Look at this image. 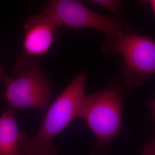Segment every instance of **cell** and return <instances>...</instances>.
I'll return each instance as SVG.
<instances>
[{
  "label": "cell",
  "instance_id": "obj_1",
  "mask_svg": "<svg viewBox=\"0 0 155 155\" xmlns=\"http://www.w3.org/2000/svg\"><path fill=\"white\" fill-rule=\"evenodd\" d=\"M87 79L80 72L51 105L39 131L28 137L23 131L20 136L22 155H58L53 140L72 120L78 117L85 97Z\"/></svg>",
  "mask_w": 155,
  "mask_h": 155
},
{
  "label": "cell",
  "instance_id": "obj_2",
  "mask_svg": "<svg viewBox=\"0 0 155 155\" xmlns=\"http://www.w3.org/2000/svg\"><path fill=\"white\" fill-rule=\"evenodd\" d=\"M130 87L116 80L106 88L85 95L78 117L94 133L101 147H106L122 127L123 101Z\"/></svg>",
  "mask_w": 155,
  "mask_h": 155
},
{
  "label": "cell",
  "instance_id": "obj_3",
  "mask_svg": "<svg viewBox=\"0 0 155 155\" xmlns=\"http://www.w3.org/2000/svg\"><path fill=\"white\" fill-rule=\"evenodd\" d=\"M103 50L106 55L122 56L120 74L130 88L143 85L155 73V40L148 36L126 31L106 40Z\"/></svg>",
  "mask_w": 155,
  "mask_h": 155
},
{
  "label": "cell",
  "instance_id": "obj_4",
  "mask_svg": "<svg viewBox=\"0 0 155 155\" xmlns=\"http://www.w3.org/2000/svg\"><path fill=\"white\" fill-rule=\"evenodd\" d=\"M15 78L5 84L8 107L43 110L48 104L51 87L37 58L22 54L13 68Z\"/></svg>",
  "mask_w": 155,
  "mask_h": 155
},
{
  "label": "cell",
  "instance_id": "obj_5",
  "mask_svg": "<svg viewBox=\"0 0 155 155\" xmlns=\"http://www.w3.org/2000/svg\"><path fill=\"white\" fill-rule=\"evenodd\" d=\"M41 13L59 27L66 25L74 29H93L104 33L106 40L130 30L125 22L98 13L76 0L49 1Z\"/></svg>",
  "mask_w": 155,
  "mask_h": 155
},
{
  "label": "cell",
  "instance_id": "obj_6",
  "mask_svg": "<svg viewBox=\"0 0 155 155\" xmlns=\"http://www.w3.org/2000/svg\"><path fill=\"white\" fill-rule=\"evenodd\" d=\"M58 28L42 13L31 17L24 26V54L35 58L45 55L56 39Z\"/></svg>",
  "mask_w": 155,
  "mask_h": 155
},
{
  "label": "cell",
  "instance_id": "obj_7",
  "mask_svg": "<svg viewBox=\"0 0 155 155\" xmlns=\"http://www.w3.org/2000/svg\"><path fill=\"white\" fill-rule=\"evenodd\" d=\"M15 114L11 108L0 116V155H22L20 148V136Z\"/></svg>",
  "mask_w": 155,
  "mask_h": 155
},
{
  "label": "cell",
  "instance_id": "obj_8",
  "mask_svg": "<svg viewBox=\"0 0 155 155\" xmlns=\"http://www.w3.org/2000/svg\"><path fill=\"white\" fill-rule=\"evenodd\" d=\"M91 2L112 13L117 16L121 17L120 3L119 1L114 0H94L91 1Z\"/></svg>",
  "mask_w": 155,
  "mask_h": 155
},
{
  "label": "cell",
  "instance_id": "obj_9",
  "mask_svg": "<svg viewBox=\"0 0 155 155\" xmlns=\"http://www.w3.org/2000/svg\"><path fill=\"white\" fill-rule=\"evenodd\" d=\"M154 145H153V142L151 141L147 145H145L144 148L143 155H153V152H154Z\"/></svg>",
  "mask_w": 155,
  "mask_h": 155
},
{
  "label": "cell",
  "instance_id": "obj_10",
  "mask_svg": "<svg viewBox=\"0 0 155 155\" xmlns=\"http://www.w3.org/2000/svg\"><path fill=\"white\" fill-rule=\"evenodd\" d=\"M11 77H9L3 70L2 66L0 63V80L5 85L10 81Z\"/></svg>",
  "mask_w": 155,
  "mask_h": 155
},
{
  "label": "cell",
  "instance_id": "obj_11",
  "mask_svg": "<svg viewBox=\"0 0 155 155\" xmlns=\"http://www.w3.org/2000/svg\"><path fill=\"white\" fill-rule=\"evenodd\" d=\"M147 3L148 4L151 11L155 12V1H148Z\"/></svg>",
  "mask_w": 155,
  "mask_h": 155
}]
</instances>
